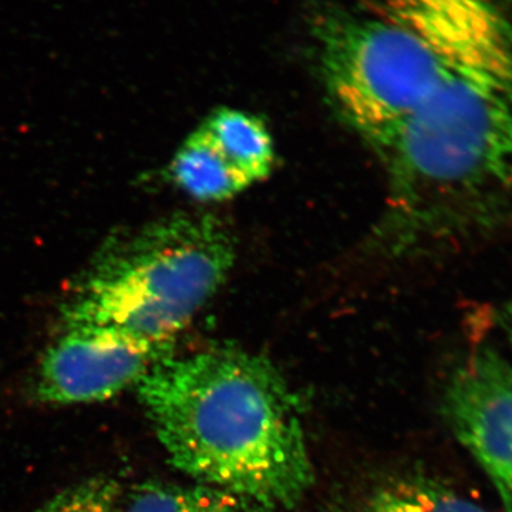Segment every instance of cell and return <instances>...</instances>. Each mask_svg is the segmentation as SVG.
<instances>
[{
	"instance_id": "277c9868",
	"label": "cell",
	"mask_w": 512,
	"mask_h": 512,
	"mask_svg": "<svg viewBox=\"0 0 512 512\" xmlns=\"http://www.w3.org/2000/svg\"><path fill=\"white\" fill-rule=\"evenodd\" d=\"M320 74L340 113L376 150L446 80L443 59L396 20L326 6L313 13Z\"/></svg>"
},
{
	"instance_id": "7a4b0ae2",
	"label": "cell",
	"mask_w": 512,
	"mask_h": 512,
	"mask_svg": "<svg viewBox=\"0 0 512 512\" xmlns=\"http://www.w3.org/2000/svg\"><path fill=\"white\" fill-rule=\"evenodd\" d=\"M377 153L413 238L512 224L510 13Z\"/></svg>"
},
{
	"instance_id": "9c48e42d",
	"label": "cell",
	"mask_w": 512,
	"mask_h": 512,
	"mask_svg": "<svg viewBox=\"0 0 512 512\" xmlns=\"http://www.w3.org/2000/svg\"><path fill=\"white\" fill-rule=\"evenodd\" d=\"M171 180L198 201H225L247 190L245 178L197 128L174 156Z\"/></svg>"
},
{
	"instance_id": "52a82bcc",
	"label": "cell",
	"mask_w": 512,
	"mask_h": 512,
	"mask_svg": "<svg viewBox=\"0 0 512 512\" xmlns=\"http://www.w3.org/2000/svg\"><path fill=\"white\" fill-rule=\"evenodd\" d=\"M114 512H278L212 485L119 481Z\"/></svg>"
},
{
	"instance_id": "8fae6325",
	"label": "cell",
	"mask_w": 512,
	"mask_h": 512,
	"mask_svg": "<svg viewBox=\"0 0 512 512\" xmlns=\"http://www.w3.org/2000/svg\"><path fill=\"white\" fill-rule=\"evenodd\" d=\"M119 481L92 478L46 501L33 512H114Z\"/></svg>"
},
{
	"instance_id": "6da1fadb",
	"label": "cell",
	"mask_w": 512,
	"mask_h": 512,
	"mask_svg": "<svg viewBox=\"0 0 512 512\" xmlns=\"http://www.w3.org/2000/svg\"><path fill=\"white\" fill-rule=\"evenodd\" d=\"M136 387L168 460L194 483L274 511L311 490L298 397L266 357L231 348L164 356Z\"/></svg>"
},
{
	"instance_id": "30bf717a",
	"label": "cell",
	"mask_w": 512,
	"mask_h": 512,
	"mask_svg": "<svg viewBox=\"0 0 512 512\" xmlns=\"http://www.w3.org/2000/svg\"><path fill=\"white\" fill-rule=\"evenodd\" d=\"M366 512H488L456 491L427 478L390 481L372 495Z\"/></svg>"
},
{
	"instance_id": "ba28073f",
	"label": "cell",
	"mask_w": 512,
	"mask_h": 512,
	"mask_svg": "<svg viewBox=\"0 0 512 512\" xmlns=\"http://www.w3.org/2000/svg\"><path fill=\"white\" fill-rule=\"evenodd\" d=\"M198 128L245 178L249 187L265 180L271 173L274 143L258 117L241 110L220 109Z\"/></svg>"
},
{
	"instance_id": "5b68a950",
	"label": "cell",
	"mask_w": 512,
	"mask_h": 512,
	"mask_svg": "<svg viewBox=\"0 0 512 512\" xmlns=\"http://www.w3.org/2000/svg\"><path fill=\"white\" fill-rule=\"evenodd\" d=\"M64 329L37 370L35 396L42 403L72 406L109 400L137 386L168 352L119 330Z\"/></svg>"
},
{
	"instance_id": "8992f818",
	"label": "cell",
	"mask_w": 512,
	"mask_h": 512,
	"mask_svg": "<svg viewBox=\"0 0 512 512\" xmlns=\"http://www.w3.org/2000/svg\"><path fill=\"white\" fill-rule=\"evenodd\" d=\"M444 416L461 446L512 512V365L497 350L467 357L444 393Z\"/></svg>"
},
{
	"instance_id": "3957f363",
	"label": "cell",
	"mask_w": 512,
	"mask_h": 512,
	"mask_svg": "<svg viewBox=\"0 0 512 512\" xmlns=\"http://www.w3.org/2000/svg\"><path fill=\"white\" fill-rule=\"evenodd\" d=\"M234 262L228 232L208 217H173L104 249L74 286L64 328L119 330L170 350L224 284Z\"/></svg>"
},
{
	"instance_id": "7c38bea8",
	"label": "cell",
	"mask_w": 512,
	"mask_h": 512,
	"mask_svg": "<svg viewBox=\"0 0 512 512\" xmlns=\"http://www.w3.org/2000/svg\"><path fill=\"white\" fill-rule=\"evenodd\" d=\"M500 323L501 329L512 345V301L508 302L501 311Z\"/></svg>"
}]
</instances>
